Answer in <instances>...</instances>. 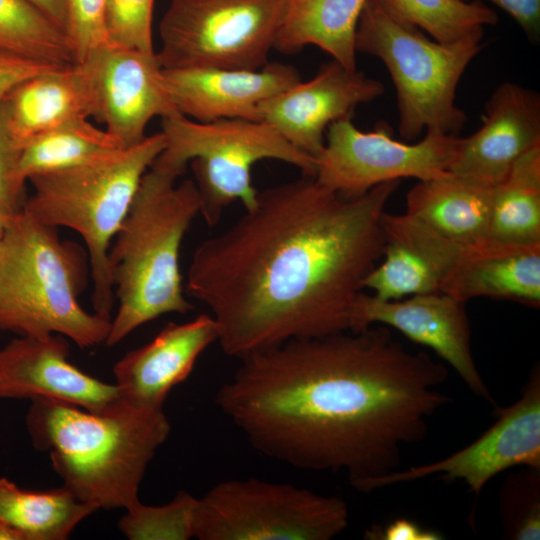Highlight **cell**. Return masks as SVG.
<instances>
[{
  "label": "cell",
  "mask_w": 540,
  "mask_h": 540,
  "mask_svg": "<svg viewBox=\"0 0 540 540\" xmlns=\"http://www.w3.org/2000/svg\"><path fill=\"white\" fill-rule=\"evenodd\" d=\"M179 113L198 121L260 120V105L301 81L298 70L268 62L259 69H163Z\"/></svg>",
  "instance_id": "ac0fdd59"
},
{
  "label": "cell",
  "mask_w": 540,
  "mask_h": 540,
  "mask_svg": "<svg viewBox=\"0 0 540 540\" xmlns=\"http://www.w3.org/2000/svg\"><path fill=\"white\" fill-rule=\"evenodd\" d=\"M347 503L288 483L229 479L198 498L199 540H330L348 526Z\"/></svg>",
  "instance_id": "9c48e42d"
},
{
  "label": "cell",
  "mask_w": 540,
  "mask_h": 540,
  "mask_svg": "<svg viewBox=\"0 0 540 540\" xmlns=\"http://www.w3.org/2000/svg\"><path fill=\"white\" fill-rule=\"evenodd\" d=\"M397 19L411 24L434 40L455 42L483 34L498 21L497 13L480 0H377Z\"/></svg>",
  "instance_id": "f1b7e54d"
},
{
  "label": "cell",
  "mask_w": 540,
  "mask_h": 540,
  "mask_svg": "<svg viewBox=\"0 0 540 540\" xmlns=\"http://www.w3.org/2000/svg\"><path fill=\"white\" fill-rule=\"evenodd\" d=\"M217 338L210 314L167 324L150 342L114 365L120 398L135 406L163 409L171 390L188 378L199 356Z\"/></svg>",
  "instance_id": "d6986e66"
},
{
  "label": "cell",
  "mask_w": 540,
  "mask_h": 540,
  "mask_svg": "<svg viewBox=\"0 0 540 540\" xmlns=\"http://www.w3.org/2000/svg\"><path fill=\"white\" fill-rule=\"evenodd\" d=\"M21 151L9 126L6 100L0 99V214L7 217L20 212L26 199L18 174Z\"/></svg>",
  "instance_id": "836d02e7"
},
{
  "label": "cell",
  "mask_w": 540,
  "mask_h": 540,
  "mask_svg": "<svg viewBox=\"0 0 540 540\" xmlns=\"http://www.w3.org/2000/svg\"><path fill=\"white\" fill-rule=\"evenodd\" d=\"M54 67L0 49V99L27 79Z\"/></svg>",
  "instance_id": "e575fe53"
},
{
  "label": "cell",
  "mask_w": 540,
  "mask_h": 540,
  "mask_svg": "<svg viewBox=\"0 0 540 540\" xmlns=\"http://www.w3.org/2000/svg\"><path fill=\"white\" fill-rule=\"evenodd\" d=\"M383 260L364 281V288L381 300L440 292L455 266L462 244L429 228L411 215L384 212Z\"/></svg>",
  "instance_id": "ffe728a7"
},
{
  "label": "cell",
  "mask_w": 540,
  "mask_h": 540,
  "mask_svg": "<svg viewBox=\"0 0 540 540\" xmlns=\"http://www.w3.org/2000/svg\"><path fill=\"white\" fill-rule=\"evenodd\" d=\"M488 238L507 244L540 243V146L517 160L492 188Z\"/></svg>",
  "instance_id": "484cf974"
},
{
  "label": "cell",
  "mask_w": 540,
  "mask_h": 540,
  "mask_svg": "<svg viewBox=\"0 0 540 540\" xmlns=\"http://www.w3.org/2000/svg\"><path fill=\"white\" fill-rule=\"evenodd\" d=\"M0 49L53 66L76 63L66 33L27 0H0Z\"/></svg>",
  "instance_id": "83f0119b"
},
{
  "label": "cell",
  "mask_w": 540,
  "mask_h": 540,
  "mask_svg": "<svg viewBox=\"0 0 540 540\" xmlns=\"http://www.w3.org/2000/svg\"><path fill=\"white\" fill-rule=\"evenodd\" d=\"M366 0H286L274 48L285 54L313 45L356 69L355 37Z\"/></svg>",
  "instance_id": "cb8c5ba5"
},
{
  "label": "cell",
  "mask_w": 540,
  "mask_h": 540,
  "mask_svg": "<svg viewBox=\"0 0 540 540\" xmlns=\"http://www.w3.org/2000/svg\"><path fill=\"white\" fill-rule=\"evenodd\" d=\"M460 138L425 132L417 142L393 138L386 124L359 130L352 117L329 125L316 160V180L343 197H357L371 188L402 178L426 180L449 173Z\"/></svg>",
  "instance_id": "8fae6325"
},
{
  "label": "cell",
  "mask_w": 540,
  "mask_h": 540,
  "mask_svg": "<svg viewBox=\"0 0 540 540\" xmlns=\"http://www.w3.org/2000/svg\"><path fill=\"white\" fill-rule=\"evenodd\" d=\"M90 273L87 252L23 210L7 220L0 252V330L52 334L82 348L106 341L111 319L86 311L79 296Z\"/></svg>",
  "instance_id": "5b68a950"
},
{
  "label": "cell",
  "mask_w": 540,
  "mask_h": 540,
  "mask_svg": "<svg viewBox=\"0 0 540 540\" xmlns=\"http://www.w3.org/2000/svg\"><path fill=\"white\" fill-rule=\"evenodd\" d=\"M98 509L79 501L66 487L26 490L0 477V522L22 540H64Z\"/></svg>",
  "instance_id": "d4e9b609"
},
{
  "label": "cell",
  "mask_w": 540,
  "mask_h": 540,
  "mask_svg": "<svg viewBox=\"0 0 540 540\" xmlns=\"http://www.w3.org/2000/svg\"><path fill=\"white\" fill-rule=\"evenodd\" d=\"M465 304L441 292L398 300H381L362 292L355 305L352 332L373 324L398 330L411 341L432 349L457 372L474 395L497 407L472 355Z\"/></svg>",
  "instance_id": "5bb4252c"
},
{
  "label": "cell",
  "mask_w": 540,
  "mask_h": 540,
  "mask_svg": "<svg viewBox=\"0 0 540 540\" xmlns=\"http://www.w3.org/2000/svg\"><path fill=\"white\" fill-rule=\"evenodd\" d=\"M106 0H66V34L76 62L109 45L105 27Z\"/></svg>",
  "instance_id": "d6a6232c"
},
{
  "label": "cell",
  "mask_w": 540,
  "mask_h": 540,
  "mask_svg": "<svg viewBox=\"0 0 540 540\" xmlns=\"http://www.w3.org/2000/svg\"><path fill=\"white\" fill-rule=\"evenodd\" d=\"M84 61L93 78L94 118L123 149L147 137L146 127L154 117L178 112L156 52L107 45Z\"/></svg>",
  "instance_id": "4fadbf2b"
},
{
  "label": "cell",
  "mask_w": 540,
  "mask_h": 540,
  "mask_svg": "<svg viewBox=\"0 0 540 540\" xmlns=\"http://www.w3.org/2000/svg\"><path fill=\"white\" fill-rule=\"evenodd\" d=\"M384 93L381 81L332 60L308 81H300L260 105V120L291 145L313 157L325 144L329 125L352 117L361 104Z\"/></svg>",
  "instance_id": "9a60e30c"
},
{
  "label": "cell",
  "mask_w": 540,
  "mask_h": 540,
  "mask_svg": "<svg viewBox=\"0 0 540 540\" xmlns=\"http://www.w3.org/2000/svg\"><path fill=\"white\" fill-rule=\"evenodd\" d=\"M66 33V0H27ZM67 35V34H66Z\"/></svg>",
  "instance_id": "74e56055"
},
{
  "label": "cell",
  "mask_w": 540,
  "mask_h": 540,
  "mask_svg": "<svg viewBox=\"0 0 540 540\" xmlns=\"http://www.w3.org/2000/svg\"><path fill=\"white\" fill-rule=\"evenodd\" d=\"M495 422L476 440L436 462L394 471L369 481L371 492L390 485L439 475L463 481L477 498L496 475L517 466L540 469V369L533 368L521 396L505 408L495 407Z\"/></svg>",
  "instance_id": "7c38bea8"
},
{
  "label": "cell",
  "mask_w": 540,
  "mask_h": 540,
  "mask_svg": "<svg viewBox=\"0 0 540 540\" xmlns=\"http://www.w3.org/2000/svg\"><path fill=\"white\" fill-rule=\"evenodd\" d=\"M66 337L20 336L0 349V397L48 398L102 411L120 399L116 384L102 382L70 363Z\"/></svg>",
  "instance_id": "e0dca14e"
},
{
  "label": "cell",
  "mask_w": 540,
  "mask_h": 540,
  "mask_svg": "<svg viewBox=\"0 0 540 540\" xmlns=\"http://www.w3.org/2000/svg\"><path fill=\"white\" fill-rule=\"evenodd\" d=\"M498 512L505 539L540 538V469L522 467L504 479Z\"/></svg>",
  "instance_id": "4dcf8cb0"
},
{
  "label": "cell",
  "mask_w": 540,
  "mask_h": 540,
  "mask_svg": "<svg viewBox=\"0 0 540 540\" xmlns=\"http://www.w3.org/2000/svg\"><path fill=\"white\" fill-rule=\"evenodd\" d=\"M26 426L34 447L49 452L63 486L79 501L97 509L125 510L139 502L148 464L171 430L163 409L121 398L98 412L32 399Z\"/></svg>",
  "instance_id": "3957f363"
},
{
  "label": "cell",
  "mask_w": 540,
  "mask_h": 540,
  "mask_svg": "<svg viewBox=\"0 0 540 540\" xmlns=\"http://www.w3.org/2000/svg\"><path fill=\"white\" fill-rule=\"evenodd\" d=\"M286 0H170L157 53L163 69H259L266 65Z\"/></svg>",
  "instance_id": "30bf717a"
},
{
  "label": "cell",
  "mask_w": 540,
  "mask_h": 540,
  "mask_svg": "<svg viewBox=\"0 0 540 540\" xmlns=\"http://www.w3.org/2000/svg\"><path fill=\"white\" fill-rule=\"evenodd\" d=\"M166 147L155 162L183 174L191 162L200 214L209 226L239 200L251 209L258 191L251 169L260 160H279L315 177L316 160L291 145L265 121L220 119L198 122L179 112L161 118Z\"/></svg>",
  "instance_id": "ba28073f"
},
{
  "label": "cell",
  "mask_w": 540,
  "mask_h": 540,
  "mask_svg": "<svg viewBox=\"0 0 540 540\" xmlns=\"http://www.w3.org/2000/svg\"><path fill=\"white\" fill-rule=\"evenodd\" d=\"M440 292L464 303L486 297L539 308L540 243L507 244L487 238L464 245Z\"/></svg>",
  "instance_id": "44dd1931"
},
{
  "label": "cell",
  "mask_w": 540,
  "mask_h": 540,
  "mask_svg": "<svg viewBox=\"0 0 540 540\" xmlns=\"http://www.w3.org/2000/svg\"><path fill=\"white\" fill-rule=\"evenodd\" d=\"M8 218L9 217L0 214V252H1V248H2V243H3V239H4V235H5L6 224H7Z\"/></svg>",
  "instance_id": "ab89813d"
},
{
  "label": "cell",
  "mask_w": 540,
  "mask_h": 540,
  "mask_svg": "<svg viewBox=\"0 0 540 540\" xmlns=\"http://www.w3.org/2000/svg\"><path fill=\"white\" fill-rule=\"evenodd\" d=\"M198 498L180 491L159 506L140 501L126 509L119 529L130 540H188L195 538Z\"/></svg>",
  "instance_id": "f546056e"
},
{
  "label": "cell",
  "mask_w": 540,
  "mask_h": 540,
  "mask_svg": "<svg viewBox=\"0 0 540 540\" xmlns=\"http://www.w3.org/2000/svg\"><path fill=\"white\" fill-rule=\"evenodd\" d=\"M180 175L154 161L111 243L108 265L118 309L108 346L164 314L193 309L184 294L179 254L200 214V197L194 180L176 183Z\"/></svg>",
  "instance_id": "277c9868"
},
{
  "label": "cell",
  "mask_w": 540,
  "mask_h": 540,
  "mask_svg": "<svg viewBox=\"0 0 540 540\" xmlns=\"http://www.w3.org/2000/svg\"><path fill=\"white\" fill-rule=\"evenodd\" d=\"M508 13L533 43L540 39V0H485Z\"/></svg>",
  "instance_id": "8d00e7d4"
},
{
  "label": "cell",
  "mask_w": 540,
  "mask_h": 540,
  "mask_svg": "<svg viewBox=\"0 0 540 540\" xmlns=\"http://www.w3.org/2000/svg\"><path fill=\"white\" fill-rule=\"evenodd\" d=\"M483 34L455 42L434 40L419 28L366 0L356 30L357 52L377 57L394 83L401 137L423 132L455 135L466 124L456 90L466 68L482 49Z\"/></svg>",
  "instance_id": "52a82bcc"
},
{
  "label": "cell",
  "mask_w": 540,
  "mask_h": 540,
  "mask_svg": "<svg viewBox=\"0 0 540 540\" xmlns=\"http://www.w3.org/2000/svg\"><path fill=\"white\" fill-rule=\"evenodd\" d=\"M154 0H106L105 27L111 46L155 52L152 40Z\"/></svg>",
  "instance_id": "1f68e13d"
},
{
  "label": "cell",
  "mask_w": 540,
  "mask_h": 540,
  "mask_svg": "<svg viewBox=\"0 0 540 540\" xmlns=\"http://www.w3.org/2000/svg\"><path fill=\"white\" fill-rule=\"evenodd\" d=\"M540 146V95L513 82L501 83L484 107L481 127L460 138L449 173L494 187L523 155Z\"/></svg>",
  "instance_id": "2e32d148"
},
{
  "label": "cell",
  "mask_w": 540,
  "mask_h": 540,
  "mask_svg": "<svg viewBox=\"0 0 540 540\" xmlns=\"http://www.w3.org/2000/svg\"><path fill=\"white\" fill-rule=\"evenodd\" d=\"M165 147L160 131L133 147L29 179L33 192L22 210L42 224L66 227L82 237L93 283V311L103 317L111 319L115 301L108 265L111 243L144 174Z\"/></svg>",
  "instance_id": "8992f818"
},
{
  "label": "cell",
  "mask_w": 540,
  "mask_h": 540,
  "mask_svg": "<svg viewBox=\"0 0 540 540\" xmlns=\"http://www.w3.org/2000/svg\"><path fill=\"white\" fill-rule=\"evenodd\" d=\"M366 540H439L442 535L434 530L426 529L417 523L400 518L385 526L373 525L363 535Z\"/></svg>",
  "instance_id": "d590c367"
},
{
  "label": "cell",
  "mask_w": 540,
  "mask_h": 540,
  "mask_svg": "<svg viewBox=\"0 0 540 540\" xmlns=\"http://www.w3.org/2000/svg\"><path fill=\"white\" fill-rule=\"evenodd\" d=\"M399 185L348 198L303 175L258 192L251 209L201 242L185 291L210 310L222 351L240 360L353 331L364 281L383 256L382 216Z\"/></svg>",
  "instance_id": "7a4b0ae2"
},
{
  "label": "cell",
  "mask_w": 540,
  "mask_h": 540,
  "mask_svg": "<svg viewBox=\"0 0 540 540\" xmlns=\"http://www.w3.org/2000/svg\"><path fill=\"white\" fill-rule=\"evenodd\" d=\"M117 149L123 148L105 129L88 118L75 119L27 141L18 174L25 183L33 176L71 168Z\"/></svg>",
  "instance_id": "4316f807"
},
{
  "label": "cell",
  "mask_w": 540,
  "mask_h": 540,
  "mask_svg": "<svg viewBox=\"0 0 540 540\" xmlns=\"http://www.w3.org/2000/svg\"><path fill=\"white\" fill-rule=\"evenodd\" d=\"M492 188L450 173L419 180L406 195V213L462 245L488 238Z\"/></svg>",
  "instance_id": "603a6c76"
},
{
  "label": "cell",
  "mask_w": 540,
  "mask_h": 540,
  "mask_svg": "<svg viewBox=\"0 0 540 540\" xmlns=\"http://www.w3.org/2000/svg\"><path fill=\"white\" fill-rule=\"evenodd\" d=\"M5 100L9 126L22 147L66 122L94 117L96 110L87 61L43 71L18 85Z\"/></svg>",
  "instance_id": "7402d4cb"
},
{
  "label": "cell",
  "mask_w": 540,
  "mask_h": 540,
  "mask_svg": "<svg viewBox=\"0 0 540 540\" xmlns=\"http://www.w3.org/2000/svg\"><path fill=\"white\" fill-rule=\"evenodd\" d=\"M444 363L389 327L291 340L240 359L217 407L254 450L293 467L345 472L361 491L394 472L451 399Z\"/></svg>",
  "instance_id": "6da1fadb"
},
{
  "label": "cell",
  "mask_w": 540,
  "mask_h": 540,
  "mask_svg": "<svg viewBox=\"0 0 540 540\" xmlns=\"http://www.w3.org/2000/svg\"><path fill=\"white\" fill-rule=\"evenodd\" d=\"M0 540H22L14 530L0 522Z\"/></svg>",
  "instance_id": "f35d334b"
}]
</instances>
